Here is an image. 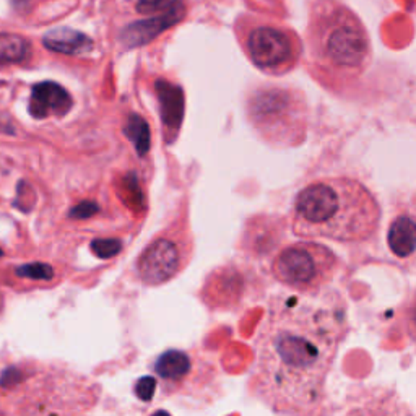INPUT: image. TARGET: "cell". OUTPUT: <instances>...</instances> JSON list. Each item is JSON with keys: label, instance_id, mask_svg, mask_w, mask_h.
I'll return each instance as SVG.
<instances>
[{"label": "cell", "instance_id": "1", "mask_svg": "<svg viewBox=\"0 0 416 416\" xmlns=\"http://www.w3.org/2000/svg\"><path fill=\"white\" fill-rule=\"evenodd\" d=\"M346 334V306L335 290L275 294L256 339L252 394L275 413H321Z\"/></svg>", "mask_w": 416, "mask_h": 416}, {"label": "cell", "instance_id": "2", "mask_svg": "<svg viewBox=\"0 0 416 416\" xmlns=\"http://www.w3.org/2000/svg\"><path fill=\"white\" fill-rule=\"evenodd\" d=\"M382 208L358 179H317L298 192L291 208V231L299 238L341 244L371 241L381 226Z\"/></svg>", "mask_w": 416, "mask_h": 416}, {"label": "cell", "instance_id": "3", "mask_svg": "<svg viewBox=\"0 0 416 416\" xmlns=\"http://www.w3.org/2000/svg\"><path fill=\"white\" fill-rule=\"evenodd\" d=\"M311 55L327 85L339 88L364 72L371 59V44L353 15L337 13L316 28L311 36Z\"/></svg>", "mask_w": 416, "mask_h": 416}, {"label": "cell", "instance_id": "4", "mask_svg": "<svg viewBox=\"0 0 416 416\" xmlns=\"http://www.w3.org/2000/svg\"><path fill=\"white\" fill-rule=\"evenodd\" d=\"M246 117L258 138L275 148H293L306 142L309 106L299 90L261 86L246 101Z\"/></svg>", "mask_w": 416, "mask_h": 416}, {"label": "cell", "instance_id": "5", "mask_svg": "<svg viewBox=\"0 0 416 416\" xmlns=\"http://www.w3.org/2000/svg\"><path fill=\"white\" fill-rule=\"evenodd\" d=\"M340 257L330 247L314 241L288 244L272 261V275L299 294H317L339 274Z\"/></svg>", "mask_w": 416, "mask_h": 416}, {"label": "cell", "instance_id": "6", "mask_svg": "<svg viewBox=\"0 0 416 416\" xmlns=\"http://www.w3.org/2000/svg\"><path fill=\"white\" fill-rule=\"evenodd\" d=\"M193 256V236L186 220L174 221L146 244L135 262L138 280L145 286H163L186 269Z\"/></svg>", "mask_w": 416, "mask_h": 416}, {"label": "cell", "instance_id": "7", "mask_svg": "<svg viewBox=\"0 0 416 416\" xmlns=\"http://www.w3.org/2000/svg\"><path fill=\"white\" fill-rule=\"evenodd\" d=\"M246 50L254 66L270 75L290 72L296 62V46L285 31L258 26L247 36Z\"/></svg>", "mask_w": 416, "mask_h": 416}, {"label": "cell", "instance_id": "8", "mask_svg": "<svg viewBox=\"0 0 416 416\" xmlns=\"http://www.w3.org/2000/svg\"><path fill=\"white\" fill-rule=\"evenodd\" d=\"M193 371L196 359L181 350H166L153 363V372L160 379L164 395L182 392Z\"/></svg>", "mask_w": 416, "mask_h": 416}, {"label": "cell", "instance_id": "9", "mask_svg": "<svg viewBox=\"0 0 416 416\" xmlns=\"http://www.w3.org/2000/svg\"><path fill=\"white\" fill-rule=\"evenodd\" d=\"M184 15H186V7H184V3L179 0L169 10L163 13H156V17L131 23V25L122 31L121 41L127 48H137V46L150 43V41H153L156 36H160L163 31L168 30V28L181 21Z\"/></svg>", "mask_w": 416, "mask_h": 416}, {"label": "cell", "instance_id": "10", "mask_svg": "<svg viewBox=\"0 0 416 416\" xmlns=\"http://www.w3.org/2000/svg\"><path fill=\"white\" fill-rule=\"evenodd\" d=\"M73 108V98L66 88L55 82H41L33 86L30 114L35 119L64 117Z\"/></svg>", "mask_w": 416, "mask_h": 416}, {"label": "cell", "instance_id": "11", "mask_svg": "<svg viewBox=\"0 0 416 416\" xmlns=\"http://www.w3.org/2000/svg\"><path fill=\"white\" fill-rule=\"evenodd\" d=\"M43 43L49 50L67 55H82L93 49V39L72 28L50 30L46 33Z\"/></svg>", "mask_w": 416, "mask_h": 416}, {"label": "cell", "instance_id": "12", "mask_svg": "<svg viewBox=\"0 0 416 416\" xmlns=\"http://www.w3.org/2000/svg\"><path fill=\"white\" fill-rule=\"evenodd\" d=\"M415 220L410 214H400L395 216L389 226L387 234V244L395 257L410 258L415 252Z\"/></svg>", "mask_w": 416, "mask_h": 416}, {"label": "cell", "instance_id": "13", "mask_svg": "<svg viewBox=\"0 0 416 416\" xmlns=\"http://www.w3.org/2000/svg\"><path fill=\"white\" fill-rule=\"evenodd\" d=\"M30 55V44L23 36L0 33V64H18Z\"/></svg>", "mask_w": 416, "mask_h": 416}, {"label": "cell", "instance_id": "14", "mask_svg": "<svg viewBox=\"0 0 416 416\" xmlns=\"http://www.w3.org/2000/svg\"><path fill=\"white\" fill-rule=\"evenodd\" d=\"M126 135L135 143L138 153L146 155V151L150 150V127L145 119H142L138 114H132L127 119V126L124 127Z\"/></svg>", "mask_w": 416, "mask_h": 416}, {"label": "cell", "instance_id": "15", "mask_svg": "<svg viewBox=\"0 0 416 416\" xmlns=\"http://www.w3.org/2000/svg\"><path fill=\"white\" fill-rule=\"evenodd\" d=\"M179 0H137V10L143 15H155L169 10Z\"/></svg>", "mask_w": 416, "mask_h": 416}, {"label": "cell", "instance_id": "16", "mask_svg": "<svg viewBox=\"0 0 416 416\" xmlns=\"http://www.w3.org/2000/svg\"><path fill=\"white\" fill-rule=\"evenodd\" d=\"M121 246L122 244L115 241V239H113V241H109V239H101V241H95L91 244V251L100 258H111L114 257L115 254L121 252Z\"/></svg>", "mask_w": 416, "mask_h": 416}, {"label": "cell", "instance_id": "17", "mask_svg": "<svg viewBox=\"0 0 416 416\" xmlns=\"http://www.w3.org/2000/svg\"><path fill=\"white\" fill-rule=\"evenodd\" d=\"M20 276H28V278L35 280H48L53 276V269L44 263H30V265H23L17 270Z\"/></svg>", "mask_w": 416, "mask_h": 416}, {"label": "cell", "instance_id": "18", "mask_svg": "<svg viewBox=\"0 0 416 416\" xmlns=\"http://www.w3.org/2000/svg\"><path fill=\"white\" fill-rule=\"evenodd\" d=\"M156 390V379L148 376L142 377L140 381L135 384V395L143 401H150L153 399Z\"/></svg>", "mask_w": 416, "mask_h": 416}, {"label": "cell", "instance_id": "19", "mask_svg": "<svg viewBox=\"0 0 416 416\" xmlns=\"http://www.w3.org/2000/svg\"><path fill=\"white\" fill-rule=\"evenodd\" d=\"M0 254H2V252H0Z\"/></svg>", "mask_w": 416, "mask_h": 416}]
</instances>
